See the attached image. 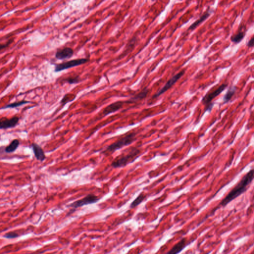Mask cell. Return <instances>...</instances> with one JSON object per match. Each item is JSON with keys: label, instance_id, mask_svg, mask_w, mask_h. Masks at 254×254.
<instances>
[{"label": "cell", "instance_id": "6da1fadb", "mask_svg": "<svg viewBox=\"0 0 254 254\" xmlns=\"http://www.w3.org/2000/svg\"><path fill=\"white\" fill-rule=\"evenodd\" d=\"M254 179V169H251L243 177L241 181L225 197L220 203L221 206L225 207L233 200L246 191L247 187Z\"/></svg>", "mask_w": 254, "mask_h": 254}, {"label": "cell", "instance_id": "7a4b0ae2", "mask_svg": "<svg viewBox=\"0 0 254 254\" xmlns=\"http://www.w3.org/2000/svg\"><path fill=\"white\" fill-rule=\"evenodd\" d=\"M140 150L137 148H133L125 155H122L116 157L111 164L114 168L124 167L132 163L139 157Z\"/></svg>", "mask_w": 254, "mask_h": 254}, {"label": "cell", "instance_id": "3957f363", "mask_svg": "<svg viewBox=\"0 0 254 254\" xmlns=\"http://www.w3.org/2000/svg\"><path fill=\"white\" fill-rule=\"evenodd\" d=\"M136 135L137 134L135 133H132L126 135L125 137L121 138L116 142L108 146L102 152V154H111L114 153L116 150L122 148L123 147L130 145L135 140Z\"/></svg>", "mask_w": 254, "mask_h": 254}, {"label": "cell", "instance_id": "277c9868", "mask_svg": "<svg viewBox=\"0 0 254 254\" xmlns=\"http://www.w3.org/2000/svg\"><path fill=\"white\" fill-rule=\"evenodd\" d=\"M228 84L223 83L212 91H209L205 95L201 100V102L206 106V111H210L213 108V103H211L213 99L221 94L227 87Z\"/></svg>", "mask_w": 254, "mask_h": 254}, {"label": "cell", "instance_id": "5b68a950", "mask_svg": "<svg viewBox=\"0 0 254 254\" xmlns=\"http://www.w3.org/2000/svg\"><path fill=\"white\" fill-rule=\"evenodd\" d=\"M88 61L89 59L88 58H80V59H73L63 63H60L55 65L54 72H59L63 70L69 69V68L80 66L88 62Z\"/></svg>", "mask_w": 254, "mask_h": 254}, {"label": "cell", "instance_id": "8992f818", "mask_svg": "<svg viewBox=\"0 0 254 254\" xmlns=\"http://www.w3.org/2000/svg\"><path fill=\"white\" fill-rule=\"evenodd\" d=\"M99 199H100L97 196L93 194H90L85 196L84 198H83L82 199L74 201V203L70 204L69 206L75 209L79 207L84 206L86 205H90V204L97 203L99 201Z\"/></svg>", "mask_w": 254, "mask_h": 254}, {"label": "cell", "instance_id": "52a82bcc", "mask_svg": "<svg viewBox=\"0 0 254 254\" xmlns=\"http://www.w3.org/2000/svg\"><path fill=\"white\" fill-rule=\"evenodd\" d=\"M185 73V71H183L178 73L177 74H175V76H173L172 78H171L166 83L165 86H164L162 88L160 91H159L157 93H156L153 96L152 98H158L159 96L161 95V94H163L164 93H165L169 89H170V88H171L172 86H173L174 84H175V83H176L177 81H178L179 79H180V78H181L182 76H183Z\"/></svg>", "mask_w": 254, "mask_h": 254}, {"label": "cell", "instance_id": "ba28073f", "mask_svg": "<svg viewBox=\"0 0 254 254\" xmlns=\"http://www.w3.org/2000/svg\"><path fill=\"white\" fill-rule=\"evenodd\" d=\"M20 118L14 116L10 119L6 117H2L0 120V129L7 130L16 127L18 123Z\"/></svg>", "mask_w": 254, "mask_h": 254}, {"label": "cell", "instance_id": "9c48e42d", "mask_svg": "<svg viewBox=\"0 0 254 254\" xmlns=\"http://www.w3.org/2000/svg\"><path fill=\"white\" fill-rule=\"evenodd\" d=\"M129 103L128 101H118L107 106L103 111V116L108 115L109 114L115 112L122 108L125 103Z\"/></svg>", "mask_w": 254, "mask_h": 254}, {"label": "cell", "instance_id": "30bf717a", "mask_svg": "<svg viewBox=\"0 0 254 254\" xmlns=\"http://www.w3.org/2000/svg\"><path fill=\"white\" fill-rule=\"evenodd\" d=\"M74 53V51L72 48L65 47L58 50L55 54V57L57 59L60 60L69 59L73 57Z\"/></svg>", "mask_w": 254, "mask_h": 254}, {"label": "cell", "instance_id": "8fae6325", "mask_svg": "<svg viewBox=\"0 0 254 254\" xmlns=\"http://www.w3.org/2000/svg\"><path fill=\"white\" fill-rule=\"evenodd\" d=\"M32 147L35 159L40 161H44L46 159V155L41 147L36 143H32Z\"/></svg>", "mask_w": 254, "mask_h": 254}, {"label": "cell", "instance_id": "7c38bea8", "mask_svg": "<svg viewBox=\"0 0 254 254\" xmlns=\"http://www.w3.org/2000/svg\"><path fill=\"white\" fill-rule=\"evenodd\" d=\"M187 245L186 238H183L176 244L173 247L170 251L165 254H178L186 247Z\"/></svg>", "mask_w": 254, "mask_h": 254}, {"label": "cell", "instance_id": "4fadbf2b", "mask_svg": "<svg viewBox=\"0 0 254 254\" xmlns=\"http://www.w3.org/2000/svg\"><path fill=\"white\" fill-rule=\"evenodd\" d=\"M213 12V11L211 8L208 9L206 12H205V13H203L201 17H200V18H199L198 20H196V21L194 22L192 25H191V26L189 27V30H194L195 29H196L198 25H199L201 23H202L203 22H204L205 20H206L208 17H210V15H211V13Z\"/></svg>", "mask_w": 254, "mask_h": 254}, {"label": "cell", "instance_id": "5bb4252c", "mask_svg": "<svg viewBox=\"0 0 254 254\" xmlns=\"http://www.w3.org/2000/svg\"><path fill=\"white\" fill-rule=\"evenodd\" d=\"M237 89V88L235 86H232L229 88V89H228L226 93L223 98V102L224 104L227 103L231 100L236 93Z\"/></svg>", "mask_w": 254, "mask_h": 254}, {"label": "cell", "instance_id": "9a60e30c", "mask_svg": "<svg viewBox=\"0 0 254 254\" xmlns=\"http://www.w3.org/2000/svg\"><path fill=\"white\" fill-rule=\"evenodd\" d=\"M20 145V142L18 140L15 139L12 140L9 145L5 147V152L7 154H11L15 152Z\"/></svg>", "mask_w": 254, "mask_h": 254}, {"label": "cell", "instance_id": "2e32d148", "mask_svg": "<svg viewBox=\"0 0 254 254\" xmlns=\"http://www.w3.org/2000/svg\"><path fill=\"white\" fill-rule=\"evenodd\" d=\"M246 35V32L243 31H239L237 33L232 35L230 38L231 41L235 43L238 44L241 42L244 39Z\"/></svg>", "mask_w": 254, "mask_h": 254}, {"label": "cell", "instance_id": "e0dca14e", "mask_svg": "<svg viewBox=\"0 0 254 254\" xmlns=\"http://www.w3.org/2000/svg\"><path fill=\"white\" fill-rule=\"evenodd\" d=\"M149 89H147V88H145L143 91H142L141 92L139 93L136 95L134 97H133V98L129 99V100H128L129 103L135 102V101H137L139 100H140V99H143L144 98H145L147 96V93H149Z\"/></svg>", "mask_w": 254, "mask_h": 254}, {"label": "cell", "instance_id": "ac0fdd59", "mask_svg": "<svg viewBox=\"0 0 254 254\" xmlns=\"http://www.w3.org/2000/svg\"><path fill=\"white\" fill-rule=\"evenodd\" d=\"M30 103V101L26 100H22L18 101V102H15L10 103V104H7L5 106H4L3 107L1 108V109H6L8 108H14L18 107L20 106L23 105L24 104H27Z\"/></svg>", "mask_w": 254, "mask_h": 254}, {"label": "cell", "instance_id": "d6986e66", "mask_svg": "<svg viewBox=\"0 0 254 254\" xmlns=\"http://www.w3.org/2000/svg\"><path fill=\"white\" fill-rule=\"evenodd\" d=\"M145 198V196L143 193H141L137 196V198L133 201L130 205V208H133L139 206L140 203H142Z\"/></svg>", "mask_w": 254, "mask_h": 254}, {"label": "cell", "instance_id": "ffe728a7", "mask_svg": "<svg viewBox=\"0 0 254 254\" xmlns=\"http://www.w3.org/2000/svg\"><path fill=\"white\" fill-rule=\"evenodd\" d=\"M64 81L71 84L78 83H79V81H79V76L67 78L66 79H64Z\"/></svg>", "mask_w": 254, "mask_h": 254}, {"label": "cell", "instance_id": "44dd1931", "mask_svg": "<svg viewBox=\"0 0 254 254\" xmlns=\"http://www.w3.org/2000/svg\"><path fill=\"white\" fill-rule=\"evenodd\" d=\"M18 234L15 232H10L7 233L4 235V237L7 239H13L15 238L18 237Z\"/></svg>", "mask_w": 254, "mask_h": 254}, {"label": "cell", "instance_id": "7402d4cb", "mask_svg": "<svg viewBox=\"0 0 254 254\" xmlns=\"http://www.w3.org/2000/svg\"><path fill=\"white\" fill-rule=\"evenodd\" d=\"M248 47L249 48H253L254 47V35L249 40L247 44Z\"/></svg>", "mask_w": 254, "mask_h": 254}, {"label": "cell", "instance_id": "603a6c76", "mask_svg": "<svg viewBox=\"0 0 254 254\" xmlns=\"http://www.w3.org/2000/svg\"><path fill=\"white\" fill-rule=\"evenodd\" d=\"M12 40H9L7 43H6V44H1V50H2L4 49V48H6L8 46V45L10 44V43H11L12 42Z\"/></svg>", "mask_w": 254, "mask_h": 254}, {"label": "cell", "instance_id": "cb8c5ba5", "mask_svg": "<svg viewBox=\"0 0 254 254\" xmlns=\"http://www.w3.org/2000/svg\"><path fill=\"white\" fill-rule=\"evenodd\" d=\"M251 254H254V252H253L252 253H251Z\"/></svg>", "mask_w": 254, "mask_h": 254}]
</instances>
